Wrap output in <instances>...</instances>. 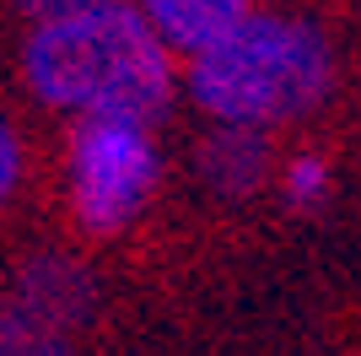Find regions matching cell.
Returning a JSON list of instances; mask_svg holds the SVG:
<instances>
[{
  "label": "cell",
  "mask_w": 361,
  "mask_h": 356,
  "mask_svg": "<svg viewBox=\"0 0 361 356\" xmlns=\"http://www.w3.org/2000/svg\"><path fill=\"white\" fill-rule=\"evenodd\" d=\"M27 87L81 119L151 124L173 97V59L140 6L103 0L38 22L22 54Z\"/></svg>",
  "instance_id": "6da1fadb"
},
{
  "label": "cell",
  "mask_w": 361,
  "mask_h": 356,
  "mask_svg": "<svg viewBox=\"0 0 361 356\" xmlns=\"http://www.w3.org/2000/svg\"><path fill=\"white\" fill-rule=\"evenodd\" d=\"M334 81V54L324 32L297 16L248 11L216 49L189 59V92L221 124H281L324 103Z\"/></svg>",
  "instance_id": "7a4b0ae2"
},
{
  "label": "cell",
  "mask_w": 361,
  "mask_h": 356,
  "mask_svg": "<svg viewBox=\"0 0 361 356\" xmlns=\"http://www.w3.org/2000/svg\"><path fill=\"white\" fill-rule=\"evenodd\" d=\"M157 189V146L146 124L81 119L71 141V200L87 232H119Z\"/></svg>",
  "instance_id": "3957f363"
},
{
  "label": "cell",
  "mask_w": 361,
  "mask_h": 356,
  "mask_svg": "<svg viewBox=\"0 0 361 356\" xmlns=\"http://www.w3.org/2000/svg\"><path fill=\"white\" fill-rule=\"evenodd\" d=\"M6 313L16 319H27L38 329H54V335H71L92 308V281L87 270L75 265V259H32L22 275H16V292L11 302H0Z\"/></svg>",
  "instance_id": "277c9868"
},
{
  "label": "cell",
  "mask_w": 361,
  "mask_h": 356,
  "mask_svg": "<svg viewBox=\"0 0 361 356\" xmlns=\"http://www.w3.org/2000/svg\"><path fill=\"white\" fill-rule=\"evenodd\" d=\"M146 22L162 32L167 49H183L195 59L205 49H216L226 32L248 16V0H135Z\"/></svg>",
  "instance_id": "5b68a950"
},
{
  "label": "cell",
  "mask_w": 361,
  "mask_h": 356,
  "mask_svg": "<svg viewBox=\"0 0 361 356\" xmlns=\"http://www.w3.org/2000/svg\"><path fill=\"white\" fill-rule=\"evenodd\" d=\"M200 173L216 194H254L270 173V146L248 124H221L200 151Z\"/></svg>",
  "instance_id": "8992f818"
},
{
  "label": "cell",
  "mask_w": 361,
  "mask_h": 356,
  "mask_svg": "<svg viewBox=\"0 0 361 356\" xmlns=\"http://www.w3.org/2000/svg\"><path fill=\"white\" fill-rule=\"evenodd\" d=\"M0 356H75V351L65 335L38 329V324H27V319L0 308Z\"/></svg>",
  "instance_id": "52a82bcc"
},
{
  "label": "cell",
  "mask_w": 361,
  "mask_h": 356,
  "mask_svg": "<svg viewBox=\"0 0 361 356\" xmlns=\"http://www.w3.org/2000/svg\"><path fill=\"white\" fill-rule=\"evenodd\" d=\"M324 194H329V167L318 162V157H297L286 167V200L297 210H313Z\"/></svg>",
  "instance_id": "ba28073f"
},
{
  "label": "cell",
  "mask_w": 361,
  "mask_h": 356,
  "mask_svg": "<svg viewBox=\"0 0 361 356\" xmlns=\"http://www.w3.org/2000/svg\"><path fill=\"white\" fill-rule=\"evenodd\" d=\"M16 184H22V141H16L11 119L0 114V206L16 194Z\"/></svg>",
  "instance_id": "9c48e42d"
},
{
  "label": "cell",
  "mask_w": 361,
  "mask_h": 356,
  "mask_svg": "<svg viewBox=\"0 0 361 356\" xmlns=\"http://www.w3.org/2000/svg\"><path fill=\"white\" fill-rule=\"evenodd\" d=\"M22 11H32L38 22H49V16H65V11H81V6H103V0H16Z\"/></svg>",
  "instance_id": "30bf717a"
}]
</instances>
